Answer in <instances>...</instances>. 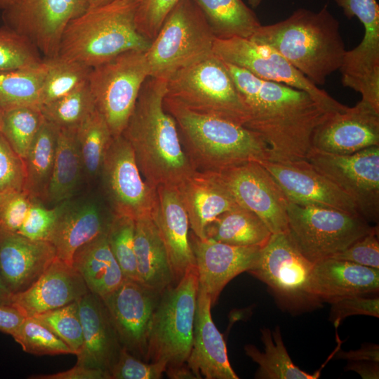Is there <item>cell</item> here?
<instances>
[{
	"label": "cell",
	"instance_id": "1",
	"mask_svg": "<svg viewBox=\"0 0 379 379\" xmlns=\"http://www.w3.org/2000/svg\"><path fill=\"white\" fill-rule=\"evenodd\" d=\"M224 63L248 113L244 126L267 145L269 161L306 160L314 131L329 112L304 91Z\"/></svg>",
	"mask_w": 379,
	"mask_h": 379
},
{
	"label": "cell",
	"instance_id": "2",
	"mask_svg": "<svg viewBox=\"0 0 379 379\" xmlns=\"http://www.w3.org/2000/svg\"><path fill=\"white\" fill-rule=\"evenodd\" d=\"M166 79L149 77L121 135L131 146L145 180L178 187L196 170L183 148L174 118L164 109Z\"/></svg>",
	"mask_w": 379,
	"mask_h": 379
},
{
	"label": "cell",
	"instance_id": "3",
	"mask_svg": "<svg viewBox=\"0 0 379 379\" xmlns=\"http://www.w3.org/2000/svg\"><path fill=\"white\" fill-rule=\"evenodd\" d=\"M249 39L277 51L317 86L340 69L347 51L327 4L316 12L300 8L284 20L261 25Z\"/></svg>",
	"mask_w": 379,
	"mask_h": 379
},
{
	"label": "cell",
	"instance_id": "4",
	"mask_svg": "<svg viewBox=\"0 0 379 379\" xmlns=\"http://www.w3.org/2000/svg\"><path fill=\"white\" fill-rule=\"evenodd\" d=\"M163 105L175 120L185 152L196 171L219 172L270 159L267 145L244 126L194 112L166 95Z\"/></svg>",
	"mask_w": 379,
	"mask_h": 379
},
{
	"label": "cell",
	"instance_id": "5",
	"mask_svg": "<svg viewBox=\"0 0 379 379\" xmlns=\"http://www.w3.org/2000/svg\"><path fill=\"white\" fill-rule=\"evenodd\" d=\"M136 0H114L88 9L65 27L57 57L94 67L128 51H146L151 41L135 25Z\"/></svg>",
	"mask_w": 379,
	"mask_h": 379
},
{
	"label": "cell",
	"instance_id": "6",
	"mask_svg": "<svg viewBox=\"0 0 379 379\" xmlns=\"http://www.w3.org/2000/svg\"><path fill=\"white\" fill-rule=\"evenodd\" d=\"M166 96L194 112L243 126L249 119L224 62L214 53L171 74Z\"/></svg>",
	"mask_w": 379,
	"mask_h": 379
},
{
	"label": "cell",
	"instance_id": "7",
	"mask_svg": "<svg viewBox=\"0 0 379 379\" xmlns=\"http://www.w3.org/2000/svg\"><path fill=\"white\" fill-rule=\"evenodd\" d=\"M199 290L196 267L164 289L154 311L148 338L149 362L168 366L186 364L191 351Z\"/></svg>",
	"mask_w": 379,
	"mask_h": 379
},
{
	"label": "cell",
	"instance_id": "8",
	"mask_svg": "<svg viewBox=\"0 0 379 379\" xmlns=\"http://www.w3.org/2000/svg\"><path fill=\"white\" fill-rule=\"evenodd\" d=\"M213 35L192 0H181L145 51L149 76L167 79L177 70L213 53Z\"/></svg>",
	"mask_w": 379,
	"mask_h": 379
},
{
	"label": "cell",
	"instance_id": "9",
	"mask_svg": "<svg viewBox=\"0 0 379 379\" xmlns=\"http://www.w3.org/2000/svg\"><path fill=\"white\" fill-rule=\"evenodd\" d=\"M287 235L299 252L315 263L337 254L374 230L360 215L288 202Z\"/></svg>",
	"mask_w": 379,
	"mask_h": 379
},
{
	"label": "cell",
	"instance_id": "10",
	"mask_svg": "<svg viewBox=\"0 0 379 379\" xmlns=\"http://www.w3.org/2000/svg\"><path fill=\"white\" fill-rule=\"evenodd\" d=\"M314 263L295 247L286 233L272 234L247 272L265 283L282 308L293 313L322 306L309 289Z\"/></svg>",
	"mask_w": 379,
	"mask_h": 379
},
{
	"label": "cell",
	"instance_id": "11",
	"mask_svg": "<svg viewBox=\"0 0 379 379\" xmlns=\"http://www.w3.org/2000/svg\"><path fill=\"white\" fill-rule=\"evenodd\" d=\"M149 77L145 51H128L91 68L88 86L113 138L121 135Z\"/></svg>",
	"mask_w": 379,
	"mask_h": 379
},
{
	"label": "cell",
	"instance_id": "12",
	"mask_svg": "<svg viewBox=\"0 0 379 379\" xmlns=\"http://www.w3.org/2000/svg\"><path fill=\"white\" fill-rule=\"evenodd\" d=\"M213 51L222 61L244 69L258 78L305 91L328 112L343 111L347 108L268 46L246 38H215Z\"/></svg>",
	"mask_w": 379,
	"mask_h": 379
},
{
	"label": "cell",
	"instance_id": "13",
	"mask_svg": "<svg viewBox=\"0 0 379 379\" xmlns=\"http://www.w3.org/2000/svg\"><path fill=\"white\" fill-rule=\"evenodd\" d=\"M306 160L356 204L368 222L379 221V145L338 155L312 149Z\"/></svg>",
	"mask_w": 379,
	"mask_h": 379
},
{
	"label": "cell",
	"instance_id": "14",
	"mask_svg": "<svg viewBox=\"0 0 379 379\" xmlns=\"http://www.w3.org/2000/svg\"><path fill=\"white\" fill-rule=\"evenodd\" d=\"M100 172L112 214L134 220L153 218L158 204L157 188L143 178L133 150L122 135L112 138Z\"/></svg>",
	"mask_w": 379,
	"mask_h": 379
},
{
	"label": "cell",
	"instance_id": "15",
	"mask_svg": "<svg viewBox=\"0 0 379 379\" xmlns=\"http://www.w3.org/2000/svg\"><path fill=\"white\" fill-rule=\"evenodd\" d=\"M348 18L363 24L364 37L346 51L340 68L344 86L361 95V100L379 112V6L376 0H334Z\"/></svg>",
	"mask_w": 379,
	"mask_h": 379
},
{
	"label": "cell",
	"instance_id": "16",
	"mask_svg": "<svg viewBox=\"0 0 379 379\" xmlns=\"http://www.w3.org/2000/svg\"><path fill=\"white\" fill-rule=\"evenodd\" d=\"M87 10L86 0H17L1 17L4 25L27 37L44 58H53L68 23Z\"/></svg>",
	"mask_w": 379,
	"mask_h": 379
},
{
	"label": "cell",
	"instance_id": "17",
	"mask_svg": "<svg viewBox=\"0 0 379 379\" xmlns=\"http://www.w3.org/2000/svg\"><path fill=\"white\" fill-rule=\"evenodd\" d=\"M214 173L237 204L256 214L272 234L287 233L288 201L259 162H246Z\"/></svg>",
	"mask_w": 379,
	"mask_h": 379
},
{
	"label": "cell",
	"instance_id": "18",
	"mask_svg": "<svg viewBox=\"0 0 379 379\" xmlns=\"http://www.w3.org/2000/svg\"><path fill=\"white\" fill-rule=\"evenodd\" d=\"M161 293L138 281L124 278L102 299L122 347L145 361L152 317Z\"/></svg>",
	"mask_w": 379,
	"mask_h": 379
},
{
	"label": "cell",
	"instance_id": "19",
	"mask_svg": "<svg viewBox=\"0 0 379 379\" xmlns=\"http://www.w3.org/2000/svg\"><path fill=\"white\" fill-rule=\"evenodd\" d=\"M259 163L271 175L288 201L361 216L354 201L307 160L286 162L267 160Z\"/></svg>",
	"mask_w": 379,
	"mask_h": 379
},
{
	"label": "cell",
	"instance_id": "20",
	"mask_svg": "<svg viewBox=\"0 0 379 379\" xmlns=\"http://www.w3.org/2000/svg\"><path fill=\"white\" fill-rule=\"evenodd\" d=\"M376 145H379V112L363 100L343 111L329 112L312 138V149L338 155Z\"/></svg>",
	"mask_w": 379,
	"mask_h": 379
},
{
	"label": "cell",
	"instance_id": "21",
	"mask_svg": "<svg viewBox=\"0 0 379 379\" xmlns=\"http://www.w3.org/2000/svg\"><path fill=\"white\" fill-rule=\"evenodd\" d=\"M195 259L199 288L211 298L212 306L233 278L247 272L258 258L261 247L239 246L190 235Z\"/></svg>",
	"mask_w": 379,
	"mask_h": 379
},
{
	"label": "cell",
	"instance_id": "22",
	"mask_svg": "<svg viewBox=\"0 0 379 379\" xmlns=\"http://www.w3.org/2000/svg\"><path fill=\"white\" fill-rule=\"evenodd\" d=\"M88 291L73 265L56 257L31 286L12 295L11 304L25 317H34L77 301Z\"/></svg>",
	"mask_w": 379,
	"mask_h": 379
},
{
	"label": "cell",
	"instance_id": "23",
	"mask_svg": "<svg viewBox=\"0 0 379 379\" xmlns=\"http://www.w3.org/2000/svg\"><path fill=\"white\" fill-rule=\"evenodd\" d=\"M55 258L49 241L32 240L0 228V279L11 293L31 286Z\"/></svg>",
	"mask_w": 379,
	"mask_h": 379
},
{
	"label": "cell",
	"instance_id": "24",
	"mask_svg": "<svg viewBox=\"0 0 379 379\" xmlns=\"http://www.w3.org/2000/svg\"><path fill=\"white\" fill-rule=\"evenodd\" d=\"M77 302L83 344L76 354L77 364L109 373L122 346L106 306L102 298L89 291Z\"/></svg>",
	"mask_w": 379,
	"mask_h": 379
},
{
	"label": "cell",
	"instance_id": "25",
	"mask_svg": "<svg viewBox=\"0 0 379 379\" xmlns=\"http://www.w3.org/2000/svg\"><path fill=\"white\" fill-rule=\"evenodd\" d=\"M210 297L199 288L193 340L186 364L197 379H238L232 368L223 335L212 317Z\"/></svg>",
	"mask_w": 379,
	"mask_h": 379
},
{
	"label": "cell",
	"instance_id": "26",
	"mask_svg": "<svg viewBox=\"0 0 379 379\" xmlns=\"http://www.w3.org/2000/svg\"><path fill=\"white\" fill-rule=\"evenodd\" d=\"M158 204L153 220L164 245L176 284L195 259L190 238V222L176 186L157 187Z\"/></svg>",
	"mask_w": 379,
	"mask_h": 379
},
{
	"label": "cell",
	"instance_id": "27",
	"mask_svg": "<svg viewBox=\"0 0 379 379\" xmlns=\"http://www.w3.org/2000/svg\"><path fill=\"white\" fill-rule=\"evenodd\" d=\"M309 289L322 303L376 293L379 291V269L333 258H326L314 264Z\"/></svg>",
	"mask_w": 379,
	"mask_h": 379
},
{
	"label": "cell",
	"instance_id": "28",
	"mask_svg": "<svg viewBox=\"0 0 379 379\" xmlns=\"http://www.w3.org/2000/svg\"><path fill=\"white\" fill-rule=\"evenodd\" d=\"M112 215L106 217L93 201L61 203L48 241L54 247L56 257L72 265L73 255L79 247L107 234Z\"/></svg>",
	"mask_w": 379,
	"mask_h": 379
},
{
	"label": "cell",
	"instance_id": "29",
	"mask_svg": "<svg viewBox=\"0 0 379 379\" xmlns=\"http://www.w3.org/2000/svg\"><path fill=\"white\" fill-rule=\"evenodd\" d=\"M192 233L206 239V227L222 213L239 206L214 172L197 171L177 187Z\"/></svg>",
	"mask_w": 379,
	"mask_h": 379
},
{
	"label": "cell",
	"instance_id": "30",
	"mask_svg": "<svg viewBox=\"0 0 379 379\" xmlns=\"http://www.w3.org/2000/svg\"><path fill=\"white\" fill-rule=\"evenodd\" d=\"M134 249L139 282L161 293L175 283L164 245L153 218L135 220Z\"/></svg>",
	"mask_w": 379,
	"mask_h": 379
},
{
	"label": "cell",
	"instance_id": "31",
	"mask_svg": "<svg viewBox=\"0 0 379 379\" xmlns=\"http://www.w3.org/2000/svg\"><path fill=\"white\" fill-rule=\"evenodd\" d=\"M72 265L88 291L102 299L115 291L125 278L109 248L107 234L79 247L73 255Z\"/></svg>",
	"mask_w": 379,
	"mask_h": 379
},
{
	"label": "cell",
	"instance_id": "32",
	"mask_svg": "<svg viewBox=\"0 0 379 379\" xmlns=\"http://www.w3.org/2000/svg\"><path fill=\"white\" fill-rule=\"evenodd\" d=\"M82 170L77 128L58 129L53 168L44 201L59 204L69 200L79 185Z\"/></svg>",
	"mask_w": 379,
	"mask_h": 379
},
{
	"label": "cell",
	"instance_id": "33",
	"mask_svg": "<svg viewBox=\"0 0 379 379\" xmlns=\"http://www.w3.org/2000/svg\"><path fill=\"white\" fill-rule=\"evenodd\" d=\"M272 234L256 214L241 206L222 213L205 230L206 239L239 246L262 247Z\"/></svg>",
	"mask_w": 379,
	"mask_h": 379
},
{
	"label": "cell",
	"instance_id": "34",
	"mask_svg": "<svg viewBox=\"0 0 379 379\" xmlns=\"http://www.w3.org/2000/svg\"><path fill=\"white\" fill-rule=\"evenodd\" d=\"M202 11L216 39H249L261 25L242 0H192Z\"/></svg>",
	"mask_w": 379,
	"mask_h": 379
},
{
	"label": "cell",
	"instance_id": "35",
	"mask_svg": "<svg viewBox=\"0 0 379 379\" xmlns=\"http://www.w3.org/2000/svg\"><path fill=\"white\" fill-rule=\"evenodd\" d=\"M261 340L264 352L255 345H246V354L259 365L255 374L258 379H316L319 371L313 374L299 368L291 359L284 344L279 326L273 331L269 328L261 329Z\"/></svg>",
	"mask_w": 379,
	"mask_h": 379
},
{
	"label": "cell",
	"instance_id": "36",
	"mask_svg": "<svg viewBox=\"0 0 379 379\" xmlns=\"http://www.w3.org/2000/svg\"><path fill=\"white\" fill-rule=\"evenodd\" d=\"M58 128L44 118L25 158L24 190L33 199L45 200L55 160Z\"/></svg>",
	"mask_w": 379,
	"mask_h": 379
},
{
	"label": "cell",
	"instance_id": "37",
	"mask_svg": "<svg viewBox=\"0 0 379 379\" xmlns=\"http://www.w3.org/2000/svg\"><path fill=\"white\" fill-rule=\"evenodd\" d=\"M46 62L0 74V109L4 112L20 107L40 109Z\"/></svg>",
	"mask_w": 379,
	"mask_h": 379
},
{
	"label": "cell",
	"instance_id": "38",
	"mask_svg": "<svg viewBox=\"0 0 379 379\" xmlns=\"http://www.w3.org/2000/svg\"><path fill=\"white\" fill-rule=\"evenodd\" d=\"M84 170L89 176L100 173L107 149L113 138L109 126L97 108L77 128Z\"/></svg>",
	"mask_w": 379,
	"mask_h": 379
},
{
	"label": "cell",
	"instance_id": "39",
	"mask_svg": "<svg viewBox=\"0 0 379 379\" xmlns=\"http://www.w3.org/2000/svg\"><path fill=\"white\" fill-rule=\"evenodd\" d=\"M44 59L46 62V72L41 93L40 108L88 81L92 67L58 57Z\"/></svg>",
	"mask_w": 379,
	"mask_h": 379
},
{
	"label": "cell",
	"instance_id": "40",
	"mask_svg": "<svg viewBox=\"0 0 379 379\" xmlns=\"http://www.w3.org/2000/svg\"><path fill=\"white\" fill-rule=\"evenodd\" d=\"M96 109L88 81L66 95L41 107L44 118L60 128H77Z\"/></svg>",
	"mask_w": 379,
	"mask_h": 379
},
{
	"label": "cell",
	"instance_id": "41",
	"mask_svg": "<svg viewBox=\"0 0 379 379\" xmlns=\"http://www.w3.org/2000/svg\"><path fill=\"white\" fill-rule=\"evenodd\" d=\"M43 121L39 108H13L3 112L0 133L12 149L25 159Z\"/></svg>",
	"mask_w": 379,
	"mask_h": 379
},
{
	"label": "cell",
	"instance_id": "42",
	"mask_svg": "<svg viewBox=\"0 0 379 379\" xmlns=\"http://www.w3.org/2000/svg\"><path fill=\"white\" fill-rule=\"evenodd\" d=\"M43 61L39 51L27 37L4 24L0 25V74L36 67Z\"/></svg>",
	"mask_w": 379,
	"mask_h": 379
},
{
	"label": "cell",
	"instance_id": "43",
	"mask_svg": "<svg viewBox=\"0 0 379 379\" xmlns=\"http://www.w3.org/2000/svg\"><path fill=\"white\" fill-rule=\"evenodd\" d=\"M12 337L24 352L32 354H74L63 340L34 317H25Z\"/></svg>",
	"mask_w": 379,
	"mask_h": 379
},
{
	"label": "cell",
	"instance_id": "44",
	"mask_svg": "<svg viewBox=\"0 0 379 379\" xmlns=\"http://www.w3.org/2000/svg\"><path fill=\"white\" fill-rule=\"evenodd\" d=\"M134 236L135 220L126 216L112 214L107 232L109 248L124 277L138 281Z\"/></svg>",
	"mask_w": 379,
	"mask_h": 379
},
{
	"label": "cell",
	"instance_id": "45",
	"mask_svg": "<svg viewBox=\"0 0 379 379\" xmlns=\"http://www.w3.org/2000/svg\"><path fill=\"white\" fill-rule=\"evenodd\" d=\"M62 340L76 355L83 344V329L78 302L34 316Z\"/></svg>",
	"mask_w": 379,
	"mask_h": 379
},
{
	"label": "cell",
	"instance_id": "46",
	"mask_svg": "<svg viewBox=\"0 0 379 379\" xmlns=\"http://www.w3.org/2000/svg\"><path fill=\"white\" fill-rule=\"evenodd\" d=\"M181 0H136L135 25L138 32L152 41L171 11Z\"/></svg>",
	"mask_w": 379,
	"mask_h": 379
},
{
	"label": "cell",
	"instance_id": "47",
	"mask_svg": "<svg viewBox=\"0 0 379 379\" xmlns=\"http://www.w3.org/2000/svg\"><path fill=\"white\" fill-rule=\"evenodd\" d=\"M166 368L164 361H145L122 347L109 374L111 379H159Z\"/></svg>",
	"mask_w": 379,
	"mask_h": 379
},
{
	"label": "cell",
	"instance_id": "48",
	"mask_svg": "<svg viewBox=\"0 0 379 379\" xmlns=\"http://www.w3.org/2000/svg\"><path fill=\"white\" fill-rule=\"evenodd\" d=\"M60 208L61 203L48 208L34 199L18 233L32 240L48 241Z\"/></svg>",
	"mask_w": 379,
	"mask_h": 379
},
{
	"label": "cell",
	"instance_id": "49",
	"mask_svg": "<svg viewBox=\"0 0 379 379\" xmlns=\"http://www.w3.org/2000/svg\"><path fill=\"white\" fill-rule=\"evenodd\" d=\"M25 176L24 160L0 133V194L25 190Z\"/></svg>",
	"mask_w": 379,
	"mask_h": 379
},
{
	"label": "cell",
	"instance_id": "50",
	"mask_svg": "<svg viewBox=\"0 0 379 379\" xmlns=\"http://www.w3.org/2000/svg\"><path fill=\"white\" fill-rule=\"evenodd\" d=\"M33 200L25 190L0 194V228L18 232Z\"/></svg>",
	"mask_w": 379,
	"mask_h": 379
},
{
	"label": "cell",
	"instance_id": "51",
	"mask_svg": "<svg viewBox=\"0 0 379 379\" xmlns=\"http://www.w3.org/2000/svg\"><path fill=\"white\" fill-rule=\"evenodd\" d=\"M331 258L379 269L378 227Z\"/></svg>",
	"mask_w": 379,
	"mask_h": 379
},
{
	"label": "cell",
	"instance_id": "52",
	"mask_svg": "<svg viewBox=\"0 0 379 379\" xmlns=\"http://www.w3.org/2000/svg\"><path fill=\"white\" fill-rule=\"evenodd\" d=\"M329 319L338 327L346 317L352 315L379 317V298L351 296L335 300L331 302Z\"/></svg>",
	"mask_w": 379,
	"mask_h": 379
},
{
	"label": "cell",
	"instance_id": "53",
	"mask_svg": "<svg viewBox=\"0 0 379 379\" xmlns=\"http://www.w3.org/2000/svg\"><path fill=\"white\" fill-rule=\"evenodd\" d=\"M34 379H111L108 372L77 364L72 368L51 374L32 375Z\"/></svg>",
	"mask_w": 379,
	"mask_h": 379
},
{
	"label": "cell",
	"instance_id": "54",
	"mask_svg": "<svg viewBox=\"0 0 379 379\" xmlns=\"http://www.w3.org/2000/svg\"><path fill=\"white\" fill-rule=\"evenodd\" d=\"M25 317L11 304L0 303V331L11 336L16 332Z\"/></svg>",
	"mask_w": 379,
	"mask_h": 379
},
{
	"label": "cell",
	"instance_id": "55",
	"mask_svg": "<svg viewBox=\"0 0 379 379\" xmlns=\"http://www.w3.org/2000/svg\"><path fill=\"white\" fill-rule=\"evenodd\" d=\"M336 359L347 361H371L379 362V347L376 344H368L361 348L349 352L340 350L335 354Z\"/></svg>",
	"mask_w": 379,
	"mask_h": 379
},
{
	"label": "cell",
	"instance_id": "56",
	"mask_svg": "<svg viewBox=\"0 0 379 379\" xmlns=\"http://www.w3.org/2000/svg\"><path fill=\"white\" fill-rule=\"evenodd\" d=\"M347 371L357 373L363 379L379 378V362L371 361H349Z\"/></svg>",
	"mask_w": 379,
	"mask_h": 379
},
{
	"label": "cell",
	"instance_id": "57",
	"mask_svg": "<svg viewBox=\"0 0 379 379\" xmlns=\"http://www.w3.org/2000/svg\"><path fill=\"white\" fill-rule=\"evenodd\" d=\"M171 379H197L187 364L168 366L165 371Z\"/></svg>",
	"mask_w": 379,
	"mask_h": 379
},
{
	"label": "cell",
	"instance_id": "58",
	"mask_svg": "<svg viewBox=\"0 0 379 379\" xmlns=\"http://www.w3.org/2000/svg\"><path fill=\"white\" fill-rule=\"evenodd\" d=\"M12 295L13 294L5 287L0 279V303L11 304Z\"/></svg>",
	"mask_w": 379,
	"mask_h": 379
},
{
	"label": "cell",
	"instance_id": "59",
	"mask_svg": "<svg viewBox=\"0 0 379 379\" xmlns=\"http://www.w3.org/2000/svg\"><path fill=\"white\" fill-rule=\"evenodd\" d=\"M88 9L95 8L112 3L114 0H86Z\"/></svg>",
	"mask_w": 379,
	"mask_h": 379
},
{
	"label": "cell",
	"instance_id": "60",
	"mask_svg": "<svg viewBox=\"0 0 379 379\" xmlns=\"http://www.w3.org/2000/svg\"><path fill=\"white\" fill-rule=\"evenodd\" d=\"M17 0H0V10H5L13 4H14Z\"/></svg>",
	"mask_w": 379,
	"mask_h": 379
},
{
	"label": "cell",
	"instance_id": "61",
	"mask_svg": "<svg viewBox=\"0 0 379 379\" xmlns=\"http://www.w3.org/2000/svg\"><path fill=\"white\" fill-rule=\"evenodd\" d=\"M262 0H248V2L249 4V5L252 7V8H257L260 4V3L262 2Z\"/></svg>",
	"mask_w": 379,
	"mask_h": 379
},
{
	"label": "cell",
	"instance_id": "62",
	"mask_svg": "<svg viewBox=\"0 0 379 379\" xmlns=\"http://www.w3.org/2000/svg\"><path fill=\"white\" fill-rule=\"evenodd\" d=\"M2 115H3V111L0 109V128L1 126Z\"/></svg>",
	"mask_w": 379,
	"mask_h": 379
}]
</instances>
